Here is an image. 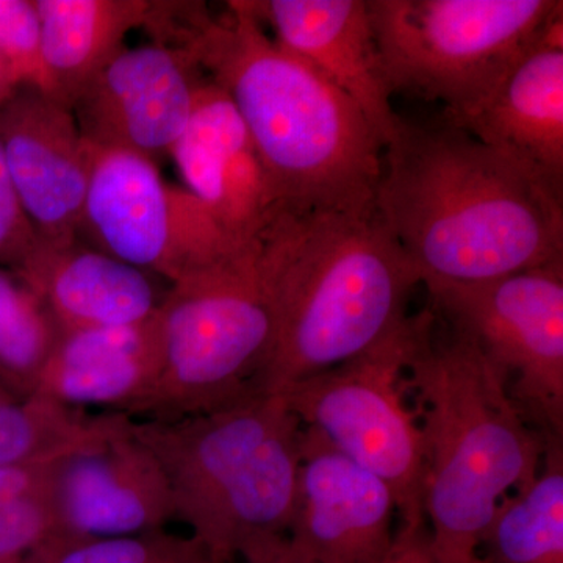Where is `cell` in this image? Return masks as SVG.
<instances>
[{
	"label": "cell",
	"mask_w": 563,
	"mask_h": 563,
	"mask_svg": "<svg viewBox=\"0 0 563 563\" xmlns=\"http://www.w3.org/2000/svg\"><path fill=\"white\" fill-rule=\"evenodd\" d=\"M143 29L232 99L280 210L376 209L379 136L347 96L282 49L250 0H232L220 16L202 2H154Z\"/></svg>",
	"instance_id": "obj_1"
},
{
	"label": "cell",
	"mask_w": 563,
	"mask_h": 563,
	"mask_svg": "<svg viewBox=\"0 0 563 563\" xmlns=\"http://www.w3.org/2000/svg\"><path fill=\"white\" fill-rule=\"evenodd\" d=\"M376 209L421 284H484L563 261V196L446 120L401 121Z\"/></svg>",
	"instance_id": "obj_2"
},
{
	"label": "cell",
	"mask_w": 563,
	"mask_h": 563,
	"mask_svg": "<svg viewBox=\"0 0 563 563\" xmlns=\"http://www.w3.org/2000/svg\"><path fill=\"white\" fill-rule=\"evenodd\" d=\"M257 273L273 320L268 395L383 342L421 284L377 209L280 210L257 240Z\"/></svg>",
	"instance_id": "obj_3"
},
{
	"label": "cell",
	"mask_w": 563,
	"mask_h": 563,
	"mask_svg": "<svg viewBox=\"0 0 563 563\" xmlns=\"http://www.w3.org/2000/svg\"><path fill=\"white\" fill-rule=\"evenodd\" d=\"M402 390L424 446V520L437 563H473L499 504L532 483L544 440L476 342L418 313Z\"/></svg>",
	"instance_id": "obj_4"
},
{
	"label": "cell",
	"mask_w": 563,
	"mask_h": 563,
	"mask_svg": "<svg viewBox=\"0 0 563 563\" xmlns=\"http://www.w3.org/2000/svg\"><path fill=\"white\" fill-rule=\"evenodd\" d=\"M131 432L165 473L176 517L211 561L231 563L290 531L303 428L279 395L247 398Z\"/></svg>",
	"instance_id": "obj_5"
},
{
	"label": "cell",
	"mask_w": 563,
	"mask_h": 563,
	"mask_svg": "<svg viewBox=\"0 0 563 563\" xmlns=\"http://www.w3.org/2000/svg\"><path fill=\"white\" fill-rule=\"evenodd\" d=\"M385 85L444 103V117L483 103L548 25L555 0H366Z\"/></svg>",
	"instance_id": "obj_6"
},
{
	"label": "cell",
	"mask_w": 563,
	"mask_h": 563,
	"mask_svg": "<svg viewBox=\"0 0 563 563\" xmlns=\"http://www.w3.org/2000/svg\"><path fill=\"white\" fill-rule=\"evenodd\" d=\"M162 368L128 417L169 421L262 391L273 320L257 273V243L240 257L169 285L161 309Z\"/></svg>",
	"instance_id": "obj_7"
},
{
	"label": "cell",
	"mask_w": 563,
	"mask_h": 563,
	"mask_svg": "<svg viewBox=\"0 0 563 563\" xmlns=\"http://www.w3.org/2000/svg\"><path fill=\"white\" fill-rule=\"evenodd\" d=\"M418 314L361 357L307 377L282 393L302 428L383 481L399 521L424 520V446L402 390V366Z\"/></svg>",
	"instance_id": "obj_8"
},
{
	"label": "cell",
	"mask_w": 563,
	"mask_h": 563,
	"mask_svg": "<svg viewBox=\"0 0 563 563\" xmlns=\"http://www.w3.org/2000/svg\"><path fill=\"white\" fill-rule=\"evenodd\" d=\"M90 151L79 240L96 250L176 285L255 246L233 242L184 185L163 179L157 162L110 147Z\"/></svg>",
	"instance_id": "obj_9"
},
{
	"label": "cell",
	"mask_w": 563,
	"mask_h": 563,
	"mask_svg": "<svg viewBox=\"0 0 563 563\" xmlns=\"http://www.w3.org/2000/svg\"><path fill=\"white\" fill-rule=\"evenodd\" d=\"M433 312L476 342L543 440L563 439V261L484 284L424 282Z\"/></svg>",
	"instance_id": "obj_10"
},
{
	"label": "cell",
	"mask_w": 563,
	"mask_h": 563,
	"mask_svg": "<svg viewBox=\"0 0 563 563\" xmlns=\"http://www.w3.org/2000/svg\"><path fill=\"white\" fill-rule=\"evenodd\" d=\"M49 501L52 537L63 540L165 531L176 518L165 473L133 437L131 418L120 412H107L101 432L60 459Z\"/></svg>",
	"instance_id": "obj_11"
},
{
	"label": "cell",
	"mask_w": 563,
	"mask_h": 563,
	"mask_svg": "<svg viewBox=\"0 0 563 563\" xmlns=\"http://www.w3.org/2000/svg\"><path fill=\"white\" fill-rule=\"evenodd\" d=\"M202 74L181 52L155 43L122 47L70 106L84 140L158 162L190 121Z\"/></svg>",
	"instance_id": "obj_12"
},
{
	"label": "cell",
	"mask_w": 563,
	"mask_h": 563,
	"mask_svg": "<svg viewBox=\"0 0 563 563\" xmlns=\"http://www.w3.org/2000/svg\"><path fill=\"white\" fill-rule=\"evenodd\" d=\"M0 144L22 209L41 242H77L91 151L70 107L21 87L0 109Z\"/></svg>",
	"instance_id": "obj_13"
},
{
	"label": "cell",
	"mask_w": 563,
	"mask_h": 563,
	"mask_svg": "<svg viewBox=\"0 0 563 563\" xmlns=\"http://www.w3.org/2000/svg\"><path fill=\"white\" fill-rule=\"evenodd\" d=\"M169 157L181 185L242 246H254L280 211L239 110L207 77L196 88L190 121Z\"/></svg>",
	"instance_id": "obj_14"
},
{
	"label": "cell",
	"mask_w": 563,
	"mask_h": 563,
	"mask_svg": "<svg viewBox=\"0 0 563 563\" xmlns=\"http://www.w3.org/2000/svg\"><path fill=\"white\" fill-rule=\"evenodd\" d=\"M398 514L390 488L303 428L288 539L317 563H384Z\"/></svg>",
	"instance_id": "obj_15"
},
{
	"label": "cell",
	"mask_w": 563,
	"mask_h": 563,
	"mask_svg": "<svg viewBox=\"0 0 563 563\" xmlns=\"http://www.w3.org/2000/svg\"><path fill=\"white\" fill-rule=\"evenodd\" d=\"M272 38L351 99L387 146L402 118L391 107L366 0H250Z\"/></svg>",
	"instance_id": "obj_16"
},
{
	"label": "cell",
	"mask_w": 563,
	"mask_h": 563,
	"mask_svg": "<svg viewBox=\"0 0 563 563\" xmlns=\"http://www.w3.org/2000/svg\"><path fill=\"white\" fill-rule=\"evenodd\" d=\"M446 121L563 196V16L483 103Z\"/></svg>",
	"instance_id": "obj_17"
},
{
	"label": "cell",
	"mask_w": 563,
	"mask_h": 563,
	"mask_svg": "<svg viewBox=\"0 0 563 563\" xmlns=\"http://www.w3.org/2000/svg\"><path fill=\"white\" fill-rule=\"evenodd\" d=\"M49 310L63 332L135 324L161 309L165 292L152 274L80 240L41 242L13 272Z\"/></svg>",
	"instance_id": "obj_18"
},
{
	"label": "cell",
	"mask_w": 563,
	"mask_h": 563,
	"mask_svg": "<svg viewBox=\"0 0 563 563\" xmlns=\"http://www.w3.org/2000/svg\"><path fill=\"white\" fill-rule=\"evenodd\" d=\"M162 368L161 317L117 328L63 333L35 395L81 410L128 413Z\"/></svg>",
	"instance_id": "obj_19"
},
{
	"label": "cell",
	"mask_w": 563,
	"mask_h": 563,
	"mask_svg": "<svg viewBox=\"0 0 563 563\" xmlns=\"http://www.w3.org/2000/svg\"><path fill=\"white\" fill-rule=\"evenodd\" d=\"M49 96L73 106L85 85L143 29L146 0H35Z\"/></svg>",
	"instance_id": "obj_20"
},
{
	"label": "cell",
	"mask_w": 563,
	"mask_h": 563,
	"mask_svg": "<svg viewBox=\"0 0 563 563\" xmlns=\"http://www.w3.org/2000/svg\"><path fill=\"white\" fill-rule=\"evenodd\" d=\"M483 551L485 563H563V439L544 440L539 473L499 504Z\"/></svg>",
	"instance_id": "obj_21"
},
{
	"label": "cell",
	"mask_w": 563,
	"mask_h": 563,
	"mask_svg": "<svg viewBox=\"0 0 563 563\" xmlns=\"http://www.w3.org/2000/svg\"><path fill=\"white\" fill-rule=\"evenodd\" d=\"M63 333L38 296L0 268V377L14 395H35Z\"/></svg>",
	"instance_id": "obj_22"
},
{
	"label": "cell",
	"mask_w": 563,
	"mask_h": 563,
	"mask_svg": "<svg viewBox=\"0 0 563 563\" xmlns=\"http://www.w3.org/2000/svg\"><path fill=\"white\" fill-rule=\"evenodd\" d=\"M107 413L87 415L32 395L0 407V468L73 453L98 435Z\"/></svg>",
	"instance_id": "obj_23"
},
{
	"label": "cell",
	"mask_w": 563,
	"mask_h": 563,
	"mask_svg": "<svg viewBox=\"0 0 563 563\" xmlns=\"http://www.w3.org/2000/svg\"><path fill=\"white\" fill-rule=\"evenodd\" d=\"M52 563H198L206 551L192 537L166 531L118 539H49Z\"/></svg>",
	"instance_id": "obj_24"
},
{
	"label": "cell",
	"mask_w": 563,
	"mask_h": 563,
	"mask_svg": "<svg viewBox=\"0 0 563 563\" xmlns=\"http://www.w3.org/2000/svg\"><path fill=\"white\" fill-rule=\"evenodd\" d=\"M0 57L20 87L49 95L35 0H0Z\"/></svg>",
	"instance_id": "obj_25"
},
{
	"label": "cell",
	"mask_w": 563,
	"mask_h": 563,
	"mask_svg": "<svg viewBox=\"0 0 563 563\" xmlns=\"http://www.w3.org/2000/svg\"><path fill=\"white\" fill-rule=\"evenodd\" d=\"M54 536L49 495L0 499V563H22Z\"/></svg>",
	"instance_id": "obj_26"
},
{
	"label": "cell",
	"mask_w": 563,
	"mask_h": 563,
	"mask_svg": "<svg viewBox=\"0 0 563 563\" xmlns=\"http://www.w3.org/2000/svg\"><path fill=\"white\" fill-rule=\"evenodd\" d=\"M38 244V233L22 209L0 144V266L16 272Z\"/></svg>",
	"instance_id": "obj_27"
},
{
	"label": "cell",
	"mask_w": 563,
	"mask_h": 563,
	"mask_svg": "<svg viewBox=\"0 0 563 563\" xmlns=\"http://www.w3.org/2000/svg\"><path fill=\"white\" fill-rule=\"evenodd\" d=\"M384 563H437L429 543L426 520L415 521V523L399 521ZM473 563H485L483 555L479 554Z\"/></svg>",
	"instance_id": "obj_28"
},
{
	"label": "cell",
	"mask_w": 563,
	"mask_h": 563,
	"mask_svg": "<svg viewBox=\"0 0 563 563\" xmlns=\"http://www.w3.org/2000/svg\"><path fill=\"white\" fill-rule=\"evenodd\" d=\"M243 563H317L287 537L254 548L242 558Z\"/></svg>",
	"instance_id": "obj_29"
},
{
	"label": "cell",
	"mask_w": 563,
	"mask_h": 563,
	"mask_svg": "<svg viewBox=\"0 0 563 563\" xmlns=\"http://www.w3.org/2000/svg\"><path fill=\"white\" fill-rule=\"evenodd\" d=\"M20 88L9 66L0 57V109L13 98L14 92L20 90Z\"/></svg>",
	"instance_id": "obj_30"
},
{
	"label": "cell",
	"mask_w": 563,
	"mask_h": 563,
	"mask_svg": "<svg viewBox=\"0 0 563 563\" xmlns=\"http://www.w3.org/2000/svg\"><path fill=\"white\" fill-rule=\"evenodd\" d=\"M22 563H52L49 540H47L46 543L41 544L40 548H36V550L33 551L32 554H29Z\"/></svg>",
	"instance_id": "obj_31"
},
{
	"label": "cell",
	"mask_w": 563,
	"mask_h": 563,
	"mask_svg": "<svg viewBox=\"0 0 563 563\" xmlns=\"http://www.w3.org/2000/svg\"><path fill=\"white\" fill-rule=\"evenodd\" d=\"M20 396L14 395L13 390L5 384V380L0 377V407L5 406V404H10L13 401H18Z\"/></svg>",
	"instance_id": "obj_32"
},
{
	"label": "cell",
	"mask_w": 563,
	"mask_h": 563,
	"mask_svg": "<svg viewBox=\"0 0 563 563\" xmlns=\"http://www.w3.org/2000/svg\"><path fill=\"white\" fill-rule=\"evenodd\" d=\"M198 563H217V562L211 561V559H209V555H203L201 561H199Z\"/></svg>",
	"instance_id": "obj_33"
}]
</instances>
